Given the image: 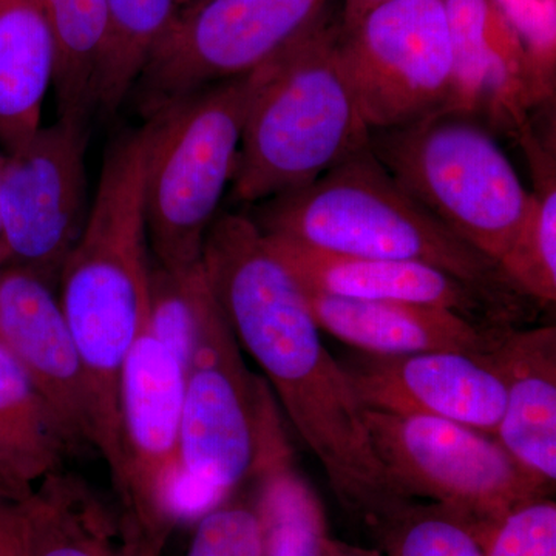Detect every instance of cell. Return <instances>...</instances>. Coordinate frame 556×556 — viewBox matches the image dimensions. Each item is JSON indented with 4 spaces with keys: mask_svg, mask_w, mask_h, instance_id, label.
<instances>
[{
    "mask_svg": "<svg viewBox=\"0 0 556 556\" xmlns=\"http://www.w3.org/2000/svg\"><path fill=\"white\" fill-rule=\"evenodd\" d=\"M239 345L257 362L329 485L369 530L408 503L372 447L364 407L320 338L305 291L244 212H219L201 255Z\"/></svg>",
    "mask_w": 556,
    "mask_h": 556,
    "instance_id": "1",
    "label": "cell"
},
{
    "mask_svg": "<svg viewBox=\"0 0 556 556\" xmlns=\"http://www.w3.org/2000/svg\"><path fill=\"white\" fill-rule=\"evenodd\" d=\"M156 119L105 150L89 217L60 270V305L86 368L97 452L118 475V382L148 317L150 255L144 181Z\"/></svg>",
    "mask_w": 556,
    "mask_h": 556,
    "instance_id": "2",
    "label": "cell"
},
{
    "mask_svg": "<svg viewBox=\"0 0 556 556\" xmlns=\"http://www.w3.org/2000/svg\"><path fill=\"white\" fill-rule=\"evenodd\" d=\"M340 36L328 10L274 58L241 135L229 188L237 206L305 188L369 148L371 129L340 60Z\"/></svg>",
    "mask_w": 556,
    "mask_h": 556,
    "instance_id": "3",
    "label": "cell"
},
{
    "mask_svg": "<svg viewBox=\"0 0 556 556\" xmlns=\"http://www.w3.org/2000/svg\"><path fill=\"white\" fill-rule=\"evenodd\" d=\"M255 208L251 218L269 236L350 257L424 263L514 305L526 299L496 262L413 199L369 148Z\"/></svg>",
    "mask_w": 556,
    "mask_h": 556,
    "instance_id": "4",
    "label": "cell"
},
{
    "mask_svg": "<svg viewBox=\"0 0 556 556\" xmlns=\"http://www.w3.org/2000/svg\"><path fill=\"white\" fill-rule=\"evenodd\" d=\"M262 67L197 91L156 119L144 181L149 251L159 265H199L204 240L232 182L249 110L265 86Z\"/></svg>",
    "mask_w": 556,
    "mask_h": 556,
    "instance_id": "5",
    "label": "cell"
},
{
    "mask_svg": "<svg viewBox=\"0 0 556 556\" xmlns=\"http://www.w3.org/2000/svg\"><path fill=\"white\" fill-rule=\"evenodd\" d=\"M369 149L445 228L500 263L525 222L530 190L484 123L441 112L371 130Z\"/></svg>",
    "mask_w": 556,
    "mask_h": 556,
    "instance_id": "6",
    "label": "cell"
},
{
    "mask_svg": "<svg viewBox=\"0 0 556 556\" xmlns=\"http://www.w3.org/2000/svg\"><path fill=\"white\" fill-rule=\"evenodd\" d=\"M287 453L269 388L248 368L218 305L186 369L179 519L203 517Z\"/></svg>",
    "mask_w": 556,
    "mask_h": 556,
    "instance_id": "7",
    "label": "cell"
},
{
    "mask_svg": "<svg viewBox=\"0 0 556 556\" xmlns=\"http://www.w3.org/2000/svg\"><path fill=\"white\" fill-rule=\"evenodd\" d=\"M372 447L405 500L428 497L466 518L479 536L530 501L547 482L515 459L496 438L452 420L364 407Z\"/></svg>",
    "mask_w": 556,
    "mask_h": 556,
    "instance_id": "8",
    "label": "cell"
},
{
    "mask_svg": "<svg viewBox=\"0 0 556 556\" xmlns=\"http://www.w3.org/2000/svg\"><path fill=\"white\" fill-rule=\"evenodd\" d=\"M329 0H206L178 10L131 90L142 119L276 58L328 11Z\"/></svg>",
    "mask_w": 556,
    "mask_h": 556,
    "instance_id": "9",
    "label": "cell"
},
{
    "mask_svg": "<svg viewBox=\"0 0 556 556\" xmlns=\"http://www.w3.org/2000/svg\"><path fill=\"white\" fill-rule=\"evenodd\" d=\"M340 60L371 130L407 127L453 100L445 0H386L340 36Z\"/></svg>",
    "mask_w": 556,
    "mask_h": 556,
    "instance_id": "10",
    "label": "cell"
},
{
    "mask_svg": "<svg viewBox=\"0 0 556 556\" xmlns=\"http://www.w3.org/2000/svg\"><path fill=\"white\" fill-rule=\"evenodd\" d=\"M186 371L148 329L134 343L118 382L121 517L161 548L179 522L181 417Z\"/></svg>",
    "mask_w": 556,
    "mask_h": 556,
    "instance_id": "11",
    "label": "cell"
},
{
    "mask_svg": "<svg viewBox=\"0 0 556 556\" xmlns=\"http://www.w3.org/2000/svg\"><path fill=\"white\" fill-rule=\"evenodd\" d=\"M87 121L58 118L7 153L0 186V223L7 266L53 280L86 226L90 204Z\"/></svg>",
    "mask_w": 556,
    "mask_h": 556,
    "instance_id": "12",
    "label": "cell"
},
{
    "mask_svg": "<svg viewBox=\"0 0 556 556\" xmlns=\"http://www.w3.org/2000/svg\"><path fill=\"white\" fill-rule=\"evenodd\" d=\"M340 365L365 408L441 417L493 438L506 408V388L489 354L362 351Z\"/></svg>",
    "mask_w": 556,
    "mask_h": 556,
    "instance_id": "13",
    "label": "cell"
},
{
    "mask_svg": "<svg viewBox=\"0 0 556 556\" xmlns=\"http://www.w3.org/2000/svg\"><path fill=\"white\" fill-rule=\"evenodd\" d=\"M0 342L30 376L73 452L97 450V419L83 358L49 278L0 269Z\"/></svg>",
    "mask_w": 556,
    "mask_h": 556,
    "instance_id": "14",
    "label": "cell"
},
{
    "mask_svg": "<svg viewBox=\"0 0 556 556\" xmlns=\"http://www.w3.org/2000/svg\"><path fill=\"white\" fill-rule=\"evenodd\" d=\"M445 7L453 51L450 112L518 139L543 105L521 40L492 0H445Z\"/></svg>",
    "mask_w": 556,
    "mask_h": 556,
    "instance_id": "15",
    "label": "cell"
},
{
    "mask_svg": "<svg viewBox=\"0 0 556 556\" xmlns=\"http://www.w3.org/2000/svg\"><path fill=\"white\" fill-rule=\"evenodd\" d=\"M265 236L300 283L325 294L434 306L455 311L479 324L514 328L511 320L519 305L497 299L434 266L331 254L281 237Z\"/></svg>",
    "mask_w": 556,
    "mask_h": 556,
    "instance_id": "16",
    "label": "cell"
},
{
    "mask_svg": "<svg viewBox=\"0 0 556 556\" xmlns=\"http://www.w3.org/2000/svg\"><path fill=\"white\" fill-rule=\"evenodd\" d=\"M300 285L318 328L365 353L453 351L486 356L511 329L479 324L445 308L338 298Z\"/></svg>",
    "mask_w": 556,
    "mask_h": 556,
    "instance_id": "17",
    "label": "cell"
},
{
    "mask_svg": "<svg viewBox=\"0 0 556 556\" xmlns=\"http://www.w3.org/2000/svg\"><path fill=\"white\" fill-rule=\"evenodd\" d=\"M506 388L495 438L548 485L556 479V328L508 329L489 354Z\"/></svg>",
    "mask_w": 556,
    "mask_h": 556,
    "instance_id": "18",
    "label": "cell"
},
{
    "mask_svg": "<svg viewBox=\"0 0 556 556\" xmlns=\"http://www.w3.org/2000/svg\"><path fill=\"white\" fill-rule=\"evenodd\" d=\"M56 49L40 0H0V144L7 153L40 129Z\"/></svg>",
    "mask_w": 556,
    "mask_h": 556,
    "instance_id": "19",
    "label": "cell"
},
{
    "mask_svg": "<svg viewBox=\"0 0 556 556\" xmlns=\"http://www.w3.org/2000/svg\"><path fill=\"white\" fill-rule=\"evenodd\" d=\"M28 556H134V536L121 514L62 468L33 489Z\"/></svg>",
    "mask_w": 556,
    "mask_h": 556,
    "instance_id": "20",
    "label": "cell"
},
{
    "mask_svg": "<svg viewBox=\"0 0 556 556\" xmlns=\"http://www.w3.org/2000/svg\"><path fill=\"white\" fill-rule=\"evenodd\" d=\"M75 455L60 420L9 348L0 342V477L28 493Z\"/></svg>",
    "mask_w": 556,
    "mask_h": 556,
    "instance_id": "21",
    "label": "cell"
},
{
    "mask_svg": "<svg viewBox=\"0 0 556 556\" xmlns=\"http://www.w3.org/2000/svg\"><path fill=\"white\" fill-rule=\"evenodd\" d=\"M525 149L533 189L525 222L514 243L500 260L501 270L511 287L540 305L556 300V160L555 137L541 138L535 126L518 138Z\"/></svg>",
    "mask_w": 556,
    "mask_h": 556,
    "instance_id": "22",
    "label": "cell"
},
{
    "mask_svg": "<svg viewBox=\"0 0 556 556\" xmlns=\"http://www.w3.org/2000/svg\"><path fill=\"white\" fill-rule=\"evenodd\" d=\"M105 40L94 113L112 118L129 100L149 58L169 31L179 0H104Z\"/></svg>",
    "mask_w": 556,
    "mask_h": 556,
    "instance_id": "23",
    "label": "cell"
},
{
    "mask_svg": "<svg viewBox=\"0 0 556 556\" xmlns=\"http://www.w3.org/2000/svg\"><path fill=\"white\" fill-rule=\"evenodd\" d=\"M56 49L53 90L58 118L91 123L105 40L104 0H40Z\"/></svg>",
    "mask_w": 556,
    "mask_h": 556,
    "instance_id": "24",
    "label": "cell"
},
{
    "mask_svg": "<svg viewBox=\"0 0 556 556\" xmlns=\"http://www.w3.org/2000/svg\"><path fill=\"white\" fill-rule=\"evenodd\" d=\"M255 478L263 556H324L329 540L324 507L292 467L291 453L274 459Z\"/></svg>",
    "mask_w": 556,
    "mask_h": 556,
    "instance_id": "25",
    "label": "cell"
},
{
    "mask_svg": "<svg viewBox=\"0 0 556 556\" xmlns=\"http://www.w3.org/2000/svg\"><path fill=\"white\" fill-rule=\"evenodd\" d=\"M217 308L203 263L167 269L150 260L146 329L177 357L185 371Z\"/></svg>",
    "mask_w": 556,
    "mask_h": 556,
    "instance_id": "26",
    "label": "cell"
},
{
    "mask_svg": "<svg viewBox=\"0 0 556 556\" xmlns=\"http://www.w3.org/2000/svg\"><path fill=\"white\" fill-rule=\"evenodd\" d=\"M371 532L388 556H484L477 527L438 504L419 506L408 501Z\"/></svg>",
    "mask_w": 556,
    "mask_h": 556,
    "instance_id": "27",
    "label": "cell"
},
{
    "mask_svg": "<svg viewBox=\"0 0 556 556\" xmlns=\"http://www.w3.org/2000/svg\"><path fill=\"white\" fill-rule=\"evenodd\" d=\"M521 40L541 104H551L556 90V0H492Z\"/></svg>",
    "mask_w": 556,
    "mask_h": 556,
    "instance_id": "28",
    "label": "cell"
},
{
    "mask_svg": "<svg viewBox=\"0 0 556 556\" xmlns=\"http://www.w3.org/2000/svg\"><path fill=\"white\" fill-rule=\"evenodd\" d=\"M484 556H556V504L540 497L508 511L482 538Z\"/></svg>",
    "mask_w": 556,
    "mask_h": 556,
    "instance_id": "29",
    "label": "cell"
},
{
    "mask_svg": "<svg viewBox=\"0 0 556 556\" xmlns=\"http://www.w3.org/2000/svg\"><path fill=\"white\" fill-rule=\"evenodd\" d=\"M188 556H263L257 511L244 504H218L199 518Z\"/></svg>",
    "mask_w": 556,
    "mask_h": 556,
    "instance_id": "30",
    "label": "cell"
},
{
    "mask_svg": "<svg viewBox=\"0 0 556 556\" xmlns=\"http://www.w3.org/2000/svg\"><path fill=\"white\" fill-rule=\"evenodd\" d=\"M31 492L0 490V556H28Z\"/></svg>",
    "mask_w": 556,
    "mask_h": 556,
    "instance_id": "31",
    "label": "cell"
},
{
    "mask_svg": "<svg viewBox=\"0 0 556 556\" xmlns=\"http://www.w3.org/2000/svg\"><path fill=\"white\" fill-rule=\"evenodd\" d=\"M382 2H386V0H343L342 13H340L339 20L342 31L351 30L365 13Z\"/></svg>",
    "mask_w": 556,
    "mask_h": 556,
    "instance_id": "32",
    "label": "cell"
},
{
    "mask_svg": "<svg viewBox=\"0 0 556 556\" xmlns=\"http://www.w3.org/2000/svg\"><path fill=\"white\" fill-rule=\"evenodd\" d=\"M324 556H382L375 551L368 548L348 546L345 543L339 541L328 540L327 547H325Z\"/></svg>",
    "mask_w": 556,
    "mask_h": 556,
    "instance_id": "33",
    "label": "cell"
},
{
    "mask_svg": "<svg viewBox=\"0 0 556 556\" xmlns=\"http://www.w3.org/2000/svg\"><path fill=\"white\" fill-rule=\"evenodd\" d=\"M134 535V556H161L163 555V548L155 546L150 541L144 540L139 533L131 530Z\"/></svg>",
    "mask_w": 556,
    "mask_h": 556,
    "instance_id": "34",
    "label": "cell"
},
{
    "mask_svg": "<svg viewBox=\"0 0 556 556\" xmlns=\"http://www.w3.org/2000/svg\"><path fill=\"white\" fill-rule=\"evenodd\" d=\"M5 163L7 152L3 150L2 144H0V186H2V175L3 169H5ZM7 263H9V257H7V249L2 236V223H0V269L5 268Z\"/></svg>",
    "mask_w": 556,
    "mask_h": 556,
    "instance_id": "35",
    "label": "cell"
},
{
    "mask_svg": "<svg viewBox=\"0 0 556 556\" xmlns=\"http://www.w3.org/2000/svg\"><path fill=\"white\" fill-rule=\"evenodd\" d=\"M206 2V0H179V10L186 7L197 5V3Z\"/></svg>",
    "mask_w": 556,
    "mask_h": 556,
    "instance_id": "36",
    "label": "cell"
},
{
    "mask_svg": "<svg viewBox=\"0 0 556 556\" xmlns=\"http://www.w3.org/2000/svg\"><path fill=\"white\" fill-rule=\"evenodd\" d=\"M0 490H9V492H14L13 489H10V486L7 485V482L3 481L2 477H0ZM16 493H20V492H16Z\"/></svg>",
    "mask_w": 556,
    "mask_h": 556,
    "instance_id": "37",
    "label": "cell"
}]
</instances>
